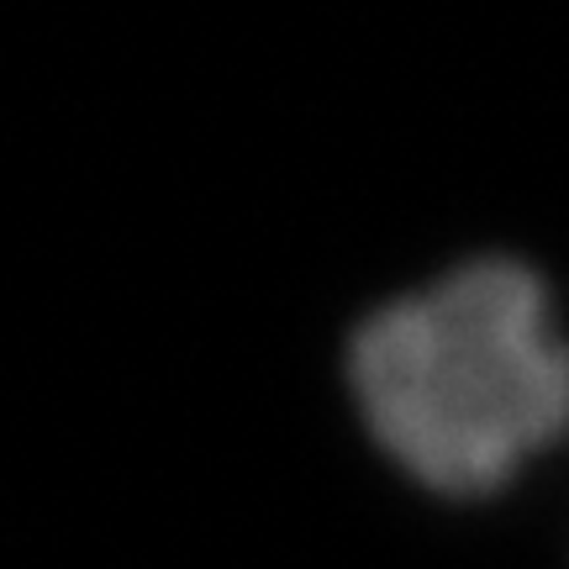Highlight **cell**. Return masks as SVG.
Segmentation results:
<instances>
[{
    "mask_svg": "<svg viewBox=\"0 0 569 569\" xmlns=\"http://www.w3.org/2000/svg\"><path fill=\"white\" fill-rule=\"evenodd\" d=\"M348 386L390 465L453 501L501 490L569 432V343L517 259H469L365 317Z\"/></svg>",
    "mask_w": 569,
    "mask_h": 569,
    "instance_id": "cell-1",
    "label": "cell"
}]
</instances>
